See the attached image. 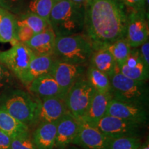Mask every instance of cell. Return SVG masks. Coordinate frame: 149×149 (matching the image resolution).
Masks as SVG:
<instances>
[{"label":"cell","mask_w":149,"mask_h":149,"mask_svg":"<svg viewBox=\"0 0 149 149\" xmlns=\"http://www.w3.org/2000/svg\"><path fill=\"white\" fill-rule=\"evenodd\" d=\"M127 8L122 0H87L83 34L93 51L126 38Z\"/></svg>","instance_id":"cell-1"},{"label":"cell","mask_w":149,"mask_h":149,"mask_svg":"<svg viewBox=\"0 0 149 149\" xmlns=\"http://www.w3.org/2000/svg\"><path fill=\"white\" fill-rule=\"evenodd\" d=\"M85 4L61 0L54 4L48 22L56 37L70 36L83 32Z\"/></svg>","instance_id":"cell-2"},{"label":"cell","mask_w":149,"mask_h":149,"mask_svg":"<svg viewBox=\"0 0 149 149\" xmlns=\"http://www.w3.org/2000/svg\"><path fill=\"white\" fill-rule=\"evenodd\" d=\"M41 100L21 89H15L4 95L0 107L28 126L37 122Z\"/></svg>","instance_id":"cell-3"},{"label":"cell","mask_w":149,"mask_h":149,"mask_svg":"<svg viewBox=\"0 0 149 149\" xmlns=\"http://www.w3.org/2000/svg\"><path fill=\"white\" fill-rule=\"evenodd\" d=\"M93 52L91 41L83 33L56 37L53 55L58 60L85 66L90 61Z\"/></svg>","instance_id":"cell-4"},{"label":"cell","mask_w":149,"mask_h":149,"mask_svg":"<svg viewBox=\"0 0 149 149\" xmlns=\"http://www.w3.org/2000/svg\"><path fill=\"white\" fill-rule=\"evenodd\" d=\"M113 98L126 103L146 107L148 104V87L146 81L130 79L120 72L110 77Z\"/></svg>","instance_id":"cell-5"},{"label":"cell","mask_w":149,"mask_h":149,"mask_svg":"<svg viewBox=\"0 0 149 149\" xmlns=\"http://www.w3.org/2000/svg\"><path fill=\"white\" fill-rule=\"evenodd\" d=\"M95 89L91 86L86 74L81 76L72 85L65 96L67 109L78 120H81L88 109Z\"/></svg>","instance_id":"cell-6"},{"label":"cell","mask_w":149,"mask_h":149,"mask_svg":"<svg viewBox=\"0 0 149 149\" xmlns=\"http://www.w3.org/2000/svg\"><path fill=\"white\" fill-rule=\"evenodd\" d=\"M144 124L106 115L94 126L111 139L122 137L140 138Z\"/></svg>","instance_id":"cell-7"},{"label":"cell","mask_w":149,"mask_h":149,"mask_svg":"<svg viewBox=\"0 0 149 149\" xmlns=\"http://www.w3.org/2000/svg\"><path fill=\"white\" fill-rule=\"evenodd\" d=\"M34 56L26 45L18 42L10 49L0 52V62L19 79Z\"/></svg>","instance_id":"cell-8"},{"label":"cell","mask_w":149,"mask_h":149,"mask_svg":"<svg viewBox=\"0 0 149 149\" xmlns=\"http://www.w3.org/2000/svg\"><path fill=\"white\" fill-rule=\"evenodd\" d=\"M126 39L131 48H139L148 40V24L146 10H127Z\"/></svg>","instance_id":"cell-9"},{"label":"cell","mask_w":149,"mask_h":149,"mask_svg":"<svg viewBox=\"0 0 149 149\" xmlns=\"http://www.w3.org/2000/svg\"><path fill=\"white\" fill-rule=\"evenodd\" d=\"M84 66L72 64L56 59L51 73L61 89V95L66 96L72 85L86 74Z\"/></svg>","instance_id":"cell-10"},{"label":"cell","mask_w":149,"mask_h":149,"mask_svg":"<svg viewBox=\"0 0 149 149\" xmlns=\"http://www.w3.org/2000/svg\"><path fill=\"white\" fill-rule=\"evenodd\" d=\"M111 140L95 126L80 121L79 130L72 144L83 149H109Z\"/></svg>","instance_id":"cell-11"},{"label":"cell","mask_w":149,"mask_h":149,"mask_svg":"<svg viewBox=\"0 0 149 149\" xmlns=\"http://www.w3.org/2000/svg\"><path fill=\"white\" fill-rule=\"evenodd\" d=\"M107 115L144 125L148 119L146 107L126 103L114 98L110 102Z\"/></svg>","instance_id":"cell-12"},{"label":"cell","mask_w":149,"mask_h":149,"mask_svg":"<svg viewBox=\"0 0 149 149\" xmlns=\"http://www.w3.org/2000/svg\"><path fill=\"white\" fill-rule=\"evenodd\" d=\"M80 121L69 112L66 113L57 123L55 146L57 149H66L72 144L77 135Z\"/></svg>","instance_id":"cell-13"},{"label":"cell","mask_w":149,"mask_h":149,"mask_svg":"<svg viewBox=\"0 0 149 149\" xmlns=\"http://www.w3.org/2000/svg\"><path fill=\"white\" fill-rule=\"evenodd\" d=\"M68 112L64 97L55 96L43 99L37 123L57 122Z\"/></svg>","instance_id":"cell-14"},{"label":"cell","mask_w":149,"mask_h":149,"mask_svg":"<svg viewBox=\"0 0 149 149\" xmlns=\"http://www.w3.org/2000/svg\"><path fill=\"white\" fill-rule=\"evenodd\" d=\"M113 98L111 93H101L95 91L88 109L81 120L94 126L107 115L110 102Z\"/></svg>","instance_id":"cell-15"},{"label":"cell","mask_w":149,"mask_h":149,"mask_svg":"<svg viewBox=\"0 0 149 149\" xmlns=\"http://www.w3.org/2000/svg\"><path fill=\"white\" fill-rule=\"evenodd\" d=\"M55 60L56 58L54 55H35L30 62L26 70L19 78V80L28 86L35 78L50 73Z\"/></svg>","instance_id":"cell-16"},{"label":"cell","mask_w":149,"mask_h":149,"mask_svg":"<svg viewBox=\"0 0 149 149\" xmlns=\"http://www.w3.org/2000/svg\"><path fill=\"white\" fill-rule=\"evenodd\" d=\"M28 86L30 92L33 93L40 100L55 96L63 97L60 87L51 73L35 78Z\"/></svg>","instance_id":"cell-17"},{"label":"cell","mask_w":149,"mask_h":149,"mask_svg":"<svg viewBox=\"0 0 149 149\" xmlns=\"http://www.w3.org/2000/svg\"><path fill=\"white\" fill-rule=\"evenodd\" d=\"M55 40L56 35L50 27L42 33L33 35L24 44L32 51L35 55H51L54 53Z\"/></svg>","instance_id":"cell-18"},{"label":"cell","mask_w":149,"mask_h":149,"mask_svg":"<svg viewBox=\"0 0 149 149\" xmlns=\"http://www.w3.org/2000/svg\"><path fill=\"white\" fill-rule=\"evenodd\" d=\"M57 123H39L32 135V139L37 149L54 148L57 134Z\"/></svg>","instance_id":"cell-19"},{"label":"cell","mask_w":149,"mask_h":149,"mask_svg":"<svg viewBox=\"0 0 149 149\" xmlns=\"http://www.w3.org/2000/svg\"><path fill=\"white\" fill-rule=\"evenodd\" d=\"M89 65L107 74L109 77L119 71L118 66L108 46L93 51Z\"/></svg>","instance_id":"cell-20"},{"label":"cell","mask_w":149,"mask_h":149,"mask_svg":"<svg viewBox=\"0 0 149 149\" xmlns=\"http://www.w3.org/2000/svg\"><path fill=\"white\" fill-rule=\"evenodd\" d=\"M17 18L8 10L0 13V42H10L12 45L18 42Z\"/></svg>","instance_id":"cell-21"},{"label":"cell","mask_w":149,"mask_h":149,"mask_svg":"<svg viewBox=\"0 0 149 149\" xmlns=\"http://www.w3.org/2000/svg\"><path fill=\"white\" fill-rule=\"evenodd\" d=\"M29 126L17 120L0 107V130L13 138L29 133Z\"/></svg>","instance_id":"cell-22"},{"label":"cell","mask_w":149,"mask_h":149,"mask_svg":"<svg viewBox=\"0 0 149 149\" xmlns=\"http://www.w3.org/2000/svg\"><path fill=\"white\" fill-rule=\"evenodd\" d=\"M86 77L95 91L101 93H111V85L110 77L107 74L89 65L86 70Z\"/></svg>","instance_id":"cell-23"},{"label":"cell","mask_w":149,"mask_h":149,"mask_svg":"<svg viewBox=\"0 0 149 149\" xmlns=\"http://www.w3.org/2000/svg\"><path fill=\"white\" fill-rule=\"evenodd\" d=\"M108 48L114 57L118 67L124 64L132 48L126 38L117 40L111 45L108 46Z\"/></svg>","instance_id":"cell-24"},{"label":"cell","mask_w":149,"mask_h":149,"mask_svg":"<svg viewBox=\"0 0 149 149\" xmlns=\"http://www.w3.org/2000/svg\"><path fill=\"white\" fill-rule=\"evenodd\" d=\"M19 19L25 23L30 29H32L35 35L42 33V31L51 27L48 20L41 17L40 16L32 12H26L21 14Z\"/></svg>","instance_id":"cell-25"},{"label":"cell","mask_w":149,"mask_h":149,"mask_svg":"<svg viewBox=\"0 0 149 149\" xmlns=\"http://www.w3.org/2000/svg\"><path fill=\"white\" fill-rule=\"evenodd\" d=\"M118 68L119 72L130 79L137 80V81H148L149 68L145 66L142 61L139 62L137 66L132 68H128L124 65H122Z\"/></svg>","instance_id":"cell-26"},{"label":"cell","mask_w":149,"mask_h":149,"mask_svg":"<svg viewBox=\"0 0 149 149\" xmlns=\"http://www.w3.org/2000/svg\"><path fill=\"white\" fill-rule=\"evenodd\" d=\"M54 4L53 0H30L28 9L29 12L37 14L48 21Z\"/></svg>","instance_id":"cell-27"},{"label":"cell","mask_w":149,"mask_h":149,"mask_svg":"<svg viewBox=\"0 0 149 149\" xmlns=\"http://www.w3.org/2000/svg\"><path fill=\"white\" fill-rule=\"evenodd\" d=\"M141 144L140 139L138 137H118L111 139L109 149H137Z\"/></svg>","instance_id":"cell-28"},{"label":"cell","mask_w":149,"mask_h":149,"mask_svg":"<svg viewBox=\"0 0 149 149\" xmlns=\"http://www.w3.org/2000/svg\"><path fill=\"white\" fill-rule=\"evenodd\" d=\"M11 149H37L30 133L15 137L11 140Z\"/></svg>","instance_id":"cell-29"},{"label":"cell","mask_w":149,"mask_h":149,"mask_svg":"<svg viewBox=\"0 0 149 149\" xmlns=\"http://www.w3.org/2000/svg\"><path fill=\"white\" fill-rule=\"evenodd\" d=\"M17 39L19 42L26 43L34 35L32 29L19 19H17Z\"/></svg>","instance_id":"cell-30"},{"label":"cell","mask_w":149,"mask_h":149,"mask_svg":"<svg viewBox=\"0 0 149 149\" xmlns=\"http://www.w3.org/2000/svg\"><path fill=\"white\" fill-rule=\"evenodd\" d=\"M12 74L4 65L0 62V91L8 88L12 84L13 81Z\"/></svg>","instance_id":"cell-31"},{"label":"cell","mask_w":149,"mask_h":149,"mask_svg":"<svg viewBox=\"0 0 149 149\" xmlns=\"http://www.w3.org/2000/svg\"><path fill=\"white\" fill-rule=\"evenodd\" d=\"M126 6L135 10H146V1L148 0H122Z\"/></svg>","instance_id":"cell-32"},{"label":"cell","mask_w":149,"mask_h":149,"mask_svg":"<svg viewBox=\"0 0 149 149\" xmlns=\"http://www.w3.org/2000/svg\"><path fill=\"white\" fill-rule=\"evenodd\" d=\"M139 51L141 58L147 68H149V42L148 40L139 46Z\"/></svg>","instance_id":"cell-33"},{"label":"cell","mask_w":149,"mask_h":149,"mask_svg":"<svg viewBox=\"0 0 149 149\" xmlns=\"http://www.w3.org/2000/svg\"><path fill=\"white\" fill-rule=\"evenodd\" d=\"M11 140L10 136L0 130V149H11Z\"/></svg>","instance_id":"cell-34"},{"label":"cell","mask_w":149,"mask_h":149,"mask_svg":"<svg viewBox=\"0 0 149 149\" xmlns=\"http://www.w3.org/2000/svg\"><path fill=\"white\" fill-rule=\"evenodd\" d=\"M137 149H149V143L148 140H147L144 144H141L140 146Z\"/></svg>","instance_id":"cell-35"},{"label":"cell","mask_w":149,"mask_h":149,"mask_svg":"<svg viewBox=\"0 0 149 149\" xmlns=\"http://www.w3.org/2000/svg\"><path fill=\"white\" fill-rule=\"evenodd\" d=\"M72 1H73L74 3H81V4H85L86 3L87 0H71Z\"/></svg>","instance_id":"cell-36"},{"label":"cell","mask_w":149,"mask_h":149,"mask_svg":"<svg viewBox=\"0 0 149 149\" xmlns=\"http://www.w3.org/2000/svg\"><path fill=\"white\" fill-rule=\"evenodd\" d=\"M5 10H5V9L2 8L1 7H0V13H3V11H5Z\"/></svg>","instance_id":"cell-37"},{"label":"cell","mask_w":149,"mask_h":149,"mask_svg":"<svg viewBox=\"0 0 149 149\" xmlns=\"http://www.w3.org/2000/svg\"><path fill=\"white\" fill-rule=\"evenodd\" d=\"M61 1V0H53L54 3H57V2H59V1Z\"/></svg>","instance_id":"cell-38"},{"label":"cell","mask_w":149,"mask_h":149,"mask_svg":"<svg viewBox=\"0 0 149 149\" xmlns=\"http://www.w3.org/2000/svg\"><path fill=\"white\" fill-rule=\"evenodd\" d=\"M71 149H77V148H71Z\"/></svg>","instance_id":"cell-39"}]
</instances>
